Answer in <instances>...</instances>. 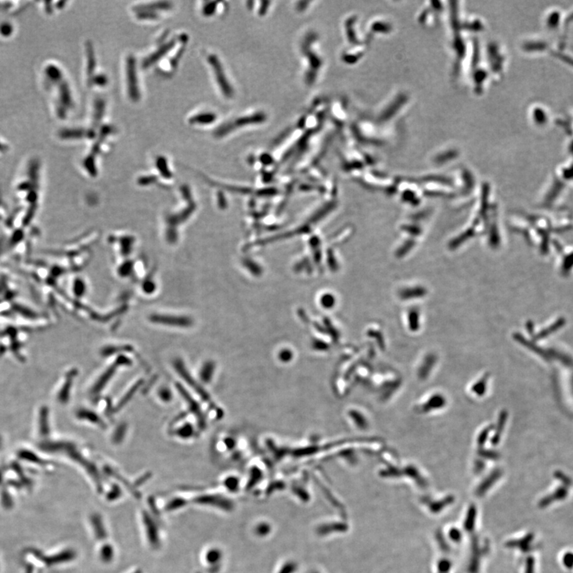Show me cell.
I'll use <instances>...</instances> for the list:
<instances>
[{
  "mask_svg": "<svg viewBox=\"0 0 573 573\" xmlns=\"http://www.w3.org/2000/svg\"><path fill=\"white\" fill-rule=\"evenodd\" d=\"M86 72L87 75H88V79L92 78L95 73L96 68H97V59L95 58V53H94L93 46L92 44L88 41L86 43Z\"/></svg>",
  "mask_w": 573,
  "mask_h": 573,
  "instance_id": "9c48e42d",
  "label": "cell"
},
{
  "mask_svg": "<svg viewBox=\"0 0 573 573\" xmlns=\"http://www.w3.org/2000/svg\"><path fill=\"white\" fill-rule=\"evenodd\" d=\"M217 116L212 112H202L190 116L188 122L190 125L206 126L213 124L217 120Z\"/></svg>",
  "mask_w": 573,
  "mask_h": 573,
  "instance_id": "52a82bcc",
  "label": "cell"
},
{
  "mask_svg": "<svg viewBox=\"0 0 573 573\" xmlns=\"http://www.w3.org/2000/svg\"><path fill=\"white\" fill-rule=\"evenodd\" d=\"M219 2H206L203 4L202 13L206 17H210L215 15L216 10H217V4Z\"/></svg>",
  "mask_w": 573,
  "mask_h": 573,
  "instance_id": "7c38bea8",
  "label": "cell"
},
{
  "mask_svg": "<svg viewBox=\"0 0 573 573\" xmlns=\"http://www.w3.org/2000/svg\"><path fill=\"white\" fill-rule=\"evenodd\" d=\"M81 415L83 418H88V419L89 418V420H91V421L94 422V423H98V420H99L97 415H94V413H92V412L82 411Z\"/></svg>",
  "mask_w": 573,
  "mask_h": 573,
  "instance_id": "5bb4252c",
  "label": "cell"
},
{
  "mask_svg": "<svg viewBox=\"0 0 573 573\" xmlns=\"http://www.w3.org/2000/svg\"><path fill=\"white\" fill-rule=\"evenodd\" d=\"M316 38L315 34H312V36L307 37L304 40V43H303V49L302 52L304 54V56L307 57V62H308V69H307V73H306V81L307 84L311 85L314 84L315 80H316L317 75H318V72L320 70L321 66L322 65V61L319 55H318V53L315 52V50L313 49L311 47V43L314 39Z\"/></svg>",
  "mask_w": 573,
  "mask_h": 573,
  "instance_id": "277c9868",
  "label": "cell"
},
{
  "mask_svg": "<svg viewBox=\"0 0 573 573\" xmlns=\"http://www.w3.org/2000/svg\"><path fill=\"white\" fill-rule=\"evenodd\" d=\"M173 8V4L167 1L141 4L133 8L135 18L140 21H155L160 18L162 12H167Z\"/></svg>",
  "mask_w": 573,
  "mask_h": 573,
  "instance_id": "5b68a950",
  "label": "cell"
},
{
  "mask_svg": "<svg viewBox=\"0 0 573 573\" xmlns=\"http://www.w3.org/2000/svg\"><path fill=\"white\" fill-rule=\"evenodd\" d=\"M191 434H192V427L189 425L183 426V427H181L179 430H178V436L182 437V438L189 437Z\"/></svg>",
  "mask_w": 573,
  "mask_h": 573,
  "instance_id": "4fadbf2b",
  "label": "cell"
},
{
  "mask_svg": "<svg viewBox=\"0 0 573 573\" xmlns=\"http://www.w3.org/2000/svg\"><path fill=\"white\" fill-rule=\"evenodd\" d=\"M160 397L164 401H169L171 399V393L167 390H163L160 391Z\"/></svg>",
  "mask_w": 573,
  "mask_h": 573,
  "instance_id": "9a60e30c",
  "label": "cell"
},
{
  "mask_svg": "<svg viewBox=\"0 0 573 573\" xmlns=\"http://www.w3.org/2000/svg\"><path fill=\"white\" fill-rule=\"evenodd\" d=\"M125 77L127 97L134 103L139 102L141 98V90L136 59L133 55H128L126 58Z\"/></svg>",
  "mask_w": 573,
  "mask_h": 573,
  "instance_id": "7a4b0ae2",
  "label": "cell"
},
{
  "mask_svg": "<svg viewBox=\"0 0 573 573\" xmlns=\"http://www.w3.org/2000/svg\"><path fill=\"white\" fill-rule=\"evenodd\" d=\"M105 102L102 98H98L94 102L93 113H92V123L98 127L103 120L105 113Z\"/></svg>",
  "mask_w": 573,
  "mask_h": 573,
  "instance_id": "30bf717a",
  "label": "cell"
},
{
  "mask_svg": "<svg viewBox=\"0 0 573 573\" xmlns=\"http://www.w3.org/2000/svg\"><path fill=\"white\" fill-rule=\"evenodd\" d=\"M180 38H172L163 41L153 52L147 56L142 61V66L144 69H149L152 66L157 65L159 61L163 60L164 57L168 55L171 51L175 48L177 42Z\"/></svg>",
  "mask_w": 573,
  "mask_h": 573,
  "instance_id": "8992f818",
  "label": "cell"
},
{
  "mask_svg": "<svg viewBox=\"0 0 573 573\" xmlns=\"http://www.w3.org/2000/svg\"><path fill=\"white\" fill-rule=\"evenodd\" d=\"M115 369H116V366H113V367L111 368L110 369H109V370L105 373V375L102 376V378L99 379L98 384L94 386L93 390L95 393L96 392L101 391V390H102V388L105 386V384L107 383L108 380H109V379L112 377V375L114 373Z\"/></svg>",
  "mask_w": 573,
  "mask_h": 573,
  "instance_id": "8fae6325",
  "label": "cell"
},
{
  "mask_svg": "<svg viewBox=\"0 0 573 573\" xmlns=\"http://www.w3.org/2000/svg\"><path fill=\"white\" fill-rule=\"evenodd\" d=\"M207 62L209 66L211 67L214 73V78L217 82L218 88L222 95L227 99H231L234 97V89L232 88L230 81L227 77L224 66H222L219 58L217 55L210 54L207 56Z\"/></svg>",
  "mask_w": 573,
  "mask_h": 573,
  "instance_id": "3957f363",
  "label": "cell"
},
{
  "mask_svg": "<svg viewBox=\"0 0 573 573\" xmlns=\"http://www.w3.org/2000/svg\"><path fill=\"white\" fill-rule=\"evenodd\" d=\"M63 138L69 139H93L96 137L95 131L92 129L86 128H77V129H70L64 131L62 134Z\"/></svg>",
  "mask_w": 573,
  "mask_h": 573,
  "instance_id": "ba28073f",
  "label": "cell"
},
{
  "mask_svg": "<svg viewBox=\"0 0 573 573\" xmlns=\"http://www.w3.org/2000/svg\"><path fill=\"white\" fill-rule=\"evenodd\" d=\"M269 4L270 2H265V4H264V6H261V8H260L258 12L259 15L263 16V15H265V14H266L267 11H268V7H269Z\"/></svg>",
  "mask_w": 573,
  "mask_h": 573,
  "instance_id": "2e32d148",
  "label": "cell"
},
{
  "mask_svg": "<svg viewBox=\"0 0 573 573\" xmlns=\"http://www.w3.org/2000/svg\"><path fill=\"white\" fill-rule=\"evenodd\" d=\"M267 120V116L263 112H257L247 116H239L237 118L222 124L214 131L216 138H223L229 135L234 130L249 125L263 124Z\"/></svg>",
  "mask_w": 573,
  "mask_h": 573,
  "instance_id": "6da1fadb",
  "label": "cell"
}]
</instances>
